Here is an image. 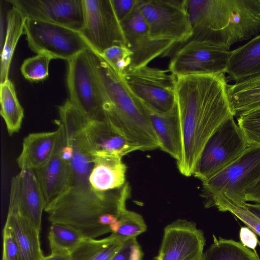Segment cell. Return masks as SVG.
I'll return each instance as SVG.
<instances>
[{"label": "cell", "instance_id": "cell-1", "mask_svg": "<svg viewBox=\"0 0 260 260\" xmlns=\"http://www.w3.org/2000/svg\"><path fill=\"white\" fill-rule=\"evenodd\" d=\"M59 119L73 149L70 178L65 191L45 209L51 223L67 225L84 238L95 239L107 234L103 225L108 214L120 216L126 209L130 187L100 193L94 190L89 177L94 156L85 140L83 129L89 120L70 100L58 107Z\"/></svg>", "mask_w": 260, "mask_h": 260}, {"label": "cell", "instance_id": "cell-2", "mask_svg": "<svg viewBox=\"0 0 260 260\" xmlns=\"http://www.w3.org/2000/svg\"><path fill=\"white\" fill-rule=\"evenodd\" d=\"M225 73L176 78L175 94L181 136L180 173L193 175L207 142L218 127L234 116Z\"/></svg>", "mask_w": 260, "mask_h": 260}, {"label": "cell", "instance_id": "cell-3", "mask_svg": "<svg viewBox=\"0 0 260 260\" xmlns=\"http://www.w3.org/2000/svg\"><path fill=\"white\" fill-rule=\"evenodd\" d=\"M187 9L192 30L189 40L230 51L260 32V0H187Z\"/></svg>", "mask_w": 260, "mask_h": 260}, {"label": "cell", "instance_id": "cell-4", "mask_svg": "<svg viewBox=\"0 0 260 260\" xmlns=\"http://www.w3.org/2000/svg\"><path fill=\"white\" fill-rule=\"evenodd\" d=\"M89 52L103 100L105 119L113 124L139 150L159 148L157 137L142 103L106 60L91 49Z\"/></svg>", "mask_w": 260, "mask_h": 260}, {"label": "cell", "instance_id": "cell-5", "mask_svg": "<svg viewBox=\"0 0 260 260\" xmlns=\"http://www.w3.org/2000/svg\"><path fill=\"white\" fill-rule=\"evenodd\" d=\"M260 178V147L248 146L235 162L202 182V197L209 208L215 200L244 203L246 191Z\"/></svg>", "mask_w": 260, "mask_h": 260}, {"label": "cell", "instance_id": "cell-6", "mask_svg": "<svg viewBox=\"0 0 260 260\" xmlns=\"http://www.w3.org/2000/svg\"><path fill=\"white\" fill-rule=\"evenodd\" d=\"M137 6L153 40L173 49L191 37L187 0H138Z\"/></svg>", "mask_w": 260, "mask_h": 260}, {"label": "cell", "instance_id": "cell-7", "mask_svg": "<svg viewBox=\"0 0 260 260\" xmlns=\"http://www.w3.org/2000/svg\"><path fill=\"white\" fill-rule=\"evenodd\" d=\"M234 117L229 118L218 127L202 151L193 173L202 182L235 162L248 147Z\"/></svg>", "mask_w": 260, "mask_h": 260}, {"label": "cell", "instance_id": "cell-8", "mask_svg": "<svg viewBox=\"0 0 260 260\" xmlns=\"http://www.w3.org/2000/svg\"><path fill=\"white\" fill-rule=\"evenodd\" d=\"M24 34L32 51L52 59L68 61L79 53L91 49L79 31L55 23L26 19Z\"/></svg>", "mask_w": 260, "mask_h": 260}, {"label": "cell", "instance_id": "cell-9", "mask_svg": "<svg viewBox=\"0 0 260 260\" xmlns=\"http://www.w3.org/2000/svg\"><path fill=\"white\" fill-rule=\"evenodd\" d=\"M89 50L67 61L69 100L90 121L102 120L104 102Z\"/></svg>", "mask_w": 260, "mask_h": 260}, {"label": "cell", "instance_id": "cell-10", "mask_svg": "<svg viewBox=\"0 0 260 260\" xmlns=\"http://www.w3.org/2000/svg\"><path fill=\"white\" fill-rule=\"evenodd\" d=\"M168 71L148 66L127 68L123 78L133 94L141 102L159 112L175 106L176 78Z\"/></svg>", "mask_w": 260, "mask_h": 260}, {"label": "cell", "instance_id": "cell-11", "mask_svg": "<svg viewBox=\"0 0 260 260\" xmlns=\"http://www.w3.org/2000/svg\"><path fill=\"white\" fill-rule=\"evenodd\" d=\"M82 2L83 25L79 32L90 49L101 54L114 46L127 47L111 0H82Z\"/></svg>", "mask_w": 260, "mask_h": 260}, {"label": "cell", "instance_id": "cell-12", "mask_svg": "<svg viewBox=\"0 0 260 260\" xmlns=\"http://www.w3.org/2000/svg\"><path fill=\"white\" fill-rule=\"evenodd\" d=\"M231 51L207 41L189 40L178 46L168 71L176 78L197 75L226 73Z\"/></svg>", "mask_w": 260, "mask_h": 260}, {"label": "cell", "instance_id": "cell-13", "mask_svg": "<svg viewBox=\"0 0 260 260\" xmlns=\"http://www.w3.org/2000/svg\"><path fill=\"white\" fill-rule=\"evenodd\" d=\"M205 245L204 233L194 223L178 219L165 228L154 260H201Z\"/></svg>", "mask_w": 260, "mask_h": 260}, {"label": "cell", "instance_id": "cell-14", "mask_svg": "<svg viewBox=\"0 0 260 260\" xmlns=\"http://www.w3.org/2000/svg\"><path fill=\"white\" fill-rule=\"evenodd\" d=\"M26 19L63 25L80 31L83 25L82 0H9Z\"/></svg>", "mask_w": 260, "mask_h": 260}, {"label": "cell", "instance_id": "cell-15", "mask_svg": "<svg viewBox=\"0 0 260 260\" xmlns=\"http://www.w3.org/2000/svg\"><path fill=\"white\" fill-rule=\"evenodd\" d=\"M120 24L127 47L132 53L131 64L128 68L148 66L155 58L164 56L172 50L168 45L157 42L151 38L146 21L137 5Z\"/></svg>", "mask_w": 260, "mask_h": 260}, {"label": "cell", "instance_id": "cell-16", "mask_svg": "<svg viewBox=\"0 0 260 260\" xmlns=\"http://www.w3.org/2000/svg\"><path fill=\"white\" fill-rule=\"evenodd\" d=\"M45 204L34 170H21L11 181L8 211L15 212L41 229Z\"/></svg>", "mask_w": 260, "mask_h": 260}, {"label": "cell", "instance_id": "cell-17", "mask_svg": "<svg viewBox=\"0 0 260 260\" xmlns=\"http://www.w3.org/2000/svg\"><path fill=\"white\" fill-rule=\"evenodd\" d=\"M83 133L87 146L93 156L109 153L123 156L139 150L107 119L88 120L83 127Z\"/></svg>", "mask_w": 260, "mask_h": 260}, {"label": "cell", "instance_id": "cell-18", "mask_svg": "<svg viewBox=\"0 0 260 260\" xmlns=\"http://www.w3.org/2000/svg\"><path fill=\"white\" fill-rule=\"evenodd\" d=\"M34 171L41 187L46 208L65 191L70 181V162L61 156L58 138L50 158Z\"/></svg>", "mask_w": 260, "mask_h": 260}, {"label": "cell", "instance_id": "cell-19", "mask_svg": "<svg viewBox=\"0 0 260 260\" xmlns=\"http://www.w3.org/2000/svg\"><path fill=\"white\" fill-rule=\"evenodd\" d=\"M122 156L103 153L94 156V164L89 177L94 190L103 193L122 188L126 184L127 167Z\"/></svg>", "mask_w": 260, "mask_h": 260}, {"label": "cell", "instance_id": "cell-20", "mask_svg": "<svg viewBox=\"0 0 260 260\" xmlns=\"http://www.w3.org/2000/svg\"><path fill=\"white\" fill-rule=\"evenodd\" d=\"M142 104L157 137L159 148L178 161L181 156L182 145L176 104L173 109L167 112H157Z\"/></svg>", "mask_w": 260, "mask_h": 260}, {"label": "cell", "instance_id": "cell-21", "mask_svg": "<svg viewBox=\"0 0 260 260\" xmlns=\"http://www.w3.org/2000/svg\"><path fill=\"white\" fill-rule=\"evenodd\" d=\"M58 136L57 129L30 133L25 137L21 152L17 159L20 170H35L44 165L54 152Z\"/></svg>", "mask_w": 260, "mask_h": 260}, {"label": "cell", "instance_id": "cell-22", "mask_svg": "<svg viewBox=\"0 0 260 260\" xmlns=\"http://www.w3.org/2000/svg\"><path fill=\"white\" fill-rule=\"evenodd\" d=\"M17 243L20 260H42L39 229L33 222L19 213L8 211L5 223Z\"/></svg>", "mask_w": 260, "mask_h": 260}, {"label": "cell", "instance_id": "cell-23", "mask_svg": "<svg viewBox=\"0 0 260 260\" xmlns=\"http://www.w3.org/2000/svg\"><path fill=\"white\" fill-rule=\"evenodd\" d=\"M260 73V35L231 51L226 73L235 83Z\"/></svg>", "mask_w": 260, "mask_h": 260}, {"label": "cell", "instance_id": "cell-24", "mask_svg": "<svg viewBox=\"0 0 260 260\" xmlns=\"http://www.w3.org/2000/svg\"><path fill=\"white\" fill-rule=\"evenodd\" d=\"M228 95L234 116L260 107V73L233 84H228Z\"/></svg>", "mask_w": 260, "mask_h": 260}, {"label": "cell", "instance_id": "cell-25", "mask_svg": "<svg viewBox=\"0 0 260 260\" xmlns=\"http://www.w3.org/2000/svg\"><path fill=\"white\" fill-rule=\"evenodd\" d=\"M26 20L13 6L7 12L5 37L1 50V83L9 79L11 62L18 40L24 34Z\"/></svg>", "mask_w": 260, "mask_h": 260}, {"label": "cell", "instance_id": "cell-26", "mask_svg": "<svg viewBox=\"0 0 260 260\" xmlns=\"http://www.w3.org/2000/svg\"><path fill=\"white\" fill-rule=\"evenodd\" d=\"M125 241L113 234L102 239L83 238L70 254L71 260H110Z\"/></svg>", "mask_w": 260, "mask_h": 260}, {"label": "cell", "instance_id": "cell-27", "mask_svg": "<svg viewBox=\"0 0 260 260\" xmlns=\"http://www.w3.org/2000/svg\"><path fill=\"white\" fill-rule=\"evenodd\" d=\"M0 113L4 119L9 135L18 133L24 117L13 83L9 79L0 85Z\"/></svg>", "mask_w": 260, "mask_h": 260}, {"label": "cell", "instance_id": "cell-28", "mask_svg": "<svg viewBox=\"0 0 260 260\" xmlns=\"http://www.w3.org/2000/svg\"><path fill=\"white\" fill-rule=\"evenodd\" d=\"M213 243L204 252L201 260H260L256 251L241 242L213 235Z\"/></svg>", "mask_w": 260, "mask_h": 260}, {"label": "cell", "instance_id": "cell-29", "mask_svg": "<svg viewBox=\"0 0 260 260\" xmlns=\"http://www.w3.org/2000/svg\"><path fill=\"white\" fill-rule=\"evenodd\" d=\"M84 238L75 229L62 223H51L48 236L51 253L70 255Z\"/></svg>", "mask_w": 260, "mask_h": 260}, {"label": "cell", "instance_id": "cell-30", "mask_svg": "<svg viewBox=\"0 0 260 260\" xmlns=\"http://www.w3.org/2000/svg\"><path fill=\"white\" fill-rule=\"evenodd\" d=\"M246 203L238 204L222 198L213 201L209 208L215 207L220 211L232 213L254 233L260 236V219L248 210L246 206Z\"/></svg>", "mask_w": 260, "mask_h": 260}, {"label": "cell", "instance_id": "cell-31", "mask_svg": "<svg viewBox=\"0 0 260 260\" xmlns=\"http://www.w3.org/2000/svg\"><path fill=\"white\" fill-rule=\"evenodd\" d=\"M147 230L143 217L138 213L125 209L121 213L116 231L111 233L126 241L136 238Z\"/></svg>", "mask_w": 260, "mask_h": 260}, {"label": "cell", "instance_id": "cell-32", "mask_svg": "<svg viewBox=\"0 0 260 260\" xmlns=\"http://www.w3.org/2000/svg\"><path fill=\"white\" fill-rule=\"evenodd\" d=\"M237 124L248 146L260 147V107L239 115Z\"/></svg>", "mask_w": 260, "mask_h": 260}, {"label": "cell", "instance_id": "cell-33", "mask_svg": "<svg viewBox=\"0 0 260 260\" xmlns=\"http://www.w3.org/2000/svg\"><path fill=\"white\" fill-rule=\"evenodd\" d=\"M52 59L47 55L37 54L23 61L20 71L23 77L28 81H42L49 76V63Z\"/></svg>", "mask_w": 260, "mask_h": 260}, {"label": "cell", "instance_id": "cell-34", "mask_svg": "<svg viewBox=\"0 0 260 260\" xmlns=\"http://www.w3.org/2000/svg\"><path fill=\"white\" fill-rule=\"evenodd\" d=\"M100 55L122 76L131 64L132 53L126 46H114Z\"/></svg>", "mask_w": 260, "mask_h": 260}, {"label": "cell", "instance_id": "cell-35", "mask_svg": "<svg viewBox=\"0 0 260 260\" xmlns=\"http://www.w3.org/2000/svg\"><path fill=\"white\" fill-rule=\"evenodd\" d=\"M143 253L136 238L125 241L110 260H142Z\"/></svg>", "mask_w": 260, "mask_h": 260}, {"label": "cell", "instance_id": "cell-36", "mask_svg": "<svg viewBox=\"0 0 260 260\" xmlns=\"http://www.w3.org/2000/svg\"><path fill=\"white\" fill-rule=\"evenodd\" d=\"M3 256L6 260H20L19 250L11 231L5 225L3 229Z\"/></svg>", "mask_w": 260, "mask_h": 260}, {"label": "cell", "instance_id": "cell-37", "mask_svg": "<svg viewBox=\"0 0 260 260\" xmlns=\"http://www.w3.org/2000/svg\"><path fill=\"white\" fill-rule=\"evenodd\" d=\"M115 14L121 22L136 8L138 0H111Z\"/></svg>", "mask_w": 260, "mask_h": 260}, {"label": "cell", "instance_id": "cell-38", "mask_svg": "<svg viewBox=\"0 0 260 260\" xmlns=\"http://www.w3.org/2000/svg\"><path fill=\"white\" fill-rule=\"evenodd\" d=\"M239 237L241 243L247 248L255 250L258 240L255 233L248 227H242Z\"/></svg>", "mask_w": 260, "mask_h": 260}, {"label": "cell", "instance_id": "cell-39", "mask_svg": "<svg viewBox=\"0 0 260 260\" xmlns=\"http://www.w3.org/2000/svg\"><path fill=\"white\" fill-rule=\"evenodd\" d=\"M245 200L246 202L260 203V178L248 188Z\"/></svg>", "mask_w": 260, "mask_h": 260}, {"label": "cell", "instance_id": "cell-40", "mask_svg": "<svg viewBox=\"0 0 260 260\" xmlns=\"http://www.w3.org/2000/svg\"><path fill=\"white\" fill-rule=\"evenodd\" d=\"M42 260H71V259L70 255L69 254L51 253L49 255L44 256Z\"/></svg>", "mask_w": 260, "mask_h": 260}, {"label": "cell", "instance_id": "cell-41", "mask_svg": "<svg viewBox=\"0 0 260 260\" xmlns=\"http://www.w3.org/2000/svg\"><path fill=\"white\" fill-rule=\"evenodd\" d=\"M248 210L260 219V203H246Z\"/></svg>", "mask_w": 260, "mask_h": 260}, {"label": "cell", "instance_id": "cell-42", "mask_svg": "<svg viewBox=\"0 0 260 260\" xmlns=\"http://www.w3.org/2000/svg\"><path fill=\"white\" fill-rule=\"evenodd\" d=\"M2 260H6V259L4 256H2Z\"/></svg>", "mask_w": 260, "mask_h": 260}]
</instances>
